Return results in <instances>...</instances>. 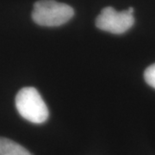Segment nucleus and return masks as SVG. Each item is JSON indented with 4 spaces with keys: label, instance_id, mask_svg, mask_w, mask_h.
I'll use <instances>...</instances> for the list:
<instances>
[{
    "label": "nucleus",
    "instance_id": "1",
    "mask_svg": "<svg viewBox=\"0 0 155 155\" xmlns=\"http://www.w3.org/2000/svg\"><path fill=\"white\" fill-rule=\"evenodd\" d=\"M16 107L22 117L35 124L45 122L49 111L39 91L34 87L21 89L16 97Z\"/></svg>",
    "mask_w": 155,
    "mask_h": 155
},
{
    "label": "nucleus",
    "instance_id": "2",
    "mask_svg": "<svg viewBox=\"0 0 155 155\" xmlns=\"http://www.w3.org/2000/svg\"><path fill=\"white\" fill-rule=\"evenodd\" d=\"M73 15V9L67 4L54 0H41L34 5L32 18L41 26L58 27L71 20Z\"/></svg>",
    "mask_w": 155,
    "mask_h": 155
},
{
    "label": "nucleus",
    "instance_id": "3",
    "mask_svg": "<svg viewBox=\"0 0 155 155\" xmlns=\"http://www.w3.org/2000/svg\"><path fill=\"white\" fill-rule=\"evenodd\" d=\"M134 23V8L126 11H116L112 7L103 9L96 19V26L106 32L121 35L125 33Z\"/></svg>",
    "mask_w": 155,
    "mask_h": 155
},
{
    "label": "nucleus",
    "instance_id": "4",
    "mask_svg": "<svg viewBox=\"0 0 155 155\" xmlns=\"http://www.w3.org/2000/svg\"><path fill=\"white\" fill-rule=\"evenodd\" d=\"M0 155H32L28 150L10 139L0 137Z\"/></svg>",
    "mask_w": 155,
    "mask_h": 155
},
{
    "label": "nucleus",
    "instance_id": "5",
    "mask_svg": "<svg viewBox=\"0 0 155 155\" xmlns=\"http://www.w3.org/2000/svg\"><path fill=\"white\" fill-rule=\"evenodd\" d=\"M145 81L147 84L155 89V64L148 67L144 72Z\"/></svg>",
    "mask_w": 155,
    "mask_h": 155
}]
</instances>
